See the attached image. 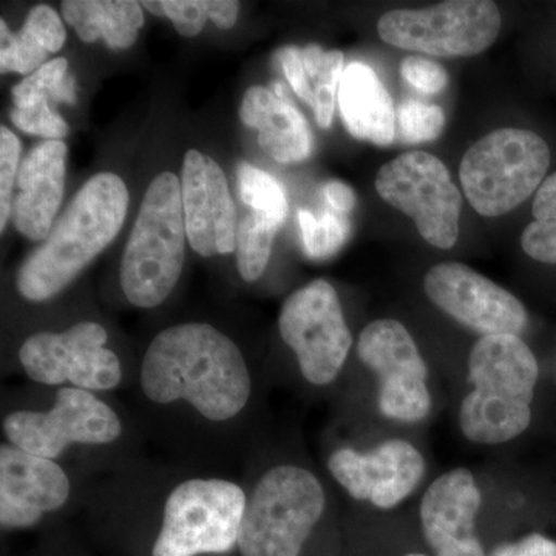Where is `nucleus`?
Returning a JSON list of instances; mask_svg holds the SVG:
<instances>
[{"label":"nucleus","instance_id":"obj_1","mask_svg":"<svg viewBox=\"0 0 556 556\" xmlns=\"http://www.w3.org/2000/svg\"><path fill=\"white\" fill-rule=\"evenodd\" d=\"M139 387L156 405L186 402L208 422L239 417L251 402L254 379L239 345L208 324H179L150 342Z\"/></svg>","mask_w":556,"mask_h":556},{"label":"nucleus","instance_id":"obj_2","mask_svg":"<svg viewBox=\"0 0 556 556\" xmlns=\"http://www.w3.org/2000/svg\"><path fill=\"white\" fill-rule=\"evenodd\" d=\"M129 206V190L118 175L90 178L65 208L49 239L22 263L16 288L30 302L60 294L115 240Z\"/></svg>","mask_w":556,"mask_h":556},{"label":"nucleus","instance_id":"obj_3","mask_svg":"<svg viewBox=\"0 0 556 556\" xmlns=\"http://www.w3.org/2000/svg\"><path fill=\"white\" fill-rule=\"evenodd\" d=\"M467 380L470 391L457 413L467 441L495 447L526 433L532 424L540 365L522 338H479L468 354Z\"/></svg>","mask_w":556,"mask_h":556},{"label":"nucleus","instance_id":"obj_4","mask_svg":"<svg viewBox=\"0 0 556 556\" xmlns=\"http://www.w3.org/2000/svg\"><path fill=\"white\" fill-rule=\"evenodd\" d=\"M181 181L172 172L152 179L121 260L124 295L137 308L160 306L177 287L185 263Z\"/></svg>","mask_w":556,"mask_h":556},{"label":"nucleus","instance_id":"obj_5","mask_svg":"<svg viewBox=\"0 0 556 556\" xmlns=\"http://www.w3.org/2000/svg\"><path fill=\"white\" fill-rule=\"evenodd\" d=\"M320 478L299 464H276L247 492L241 556H300L327 510Z\"/></svg>","mask_w":556,"mask_h":556},{"label":"nucleus","instance_id":"obj_6","mask_svg":"<svg viewBox=\"0 0 556 556\" xmlns=\"http://www.w3.org/2000/svg\"><path fill=\"white\" fill-rule=\"evenodd\" d=\"M551 161V148L535 131L493 130L463 156L460 185L479 215L501 217L536 193Z\"/></svg>","mask_w":556,"mask_h":556},{"label":"nucleus","instance_id":"obj_7","mask_svg":"<svg viewBox=\"0 0 556 556\" xmlns=\"http://www.w3.org/2000/svg\"><path fill=\"white\" fill-rule=\"evenodd\" d=\"M247 490L229 479L189 478L164 501L152 556L228 554L239 546Z\"/></svg>","mask_w":556,"mask_h":556},{"label":"nucleus","instance_id":"obj_8","mask_svg":"<svg viewBox=\"0 0 556 556\" xmlns=\"http://www.w3.org/2000/svg\"><path fill=\"white\" fill-rule=\"evenodd\" d=\"M500 9L490 0H450L426 9L388 11L380 39L397 49L438 58H471L490 49L501 31Z\"/></svg>","mask_w":556,"mask_h":556},{"label":"nucleus","instance_id":"obj_9","mask_svg":"<svg viewBox=\"0 0 556 556\" xmlns=\"http://www.w3.org/2000/svg\"><path fill=\"white\" fill-rule=\"evenodd\" d=\"M2 428L9 444L53 460L75 445H110L123 434L121 417L108 402L73 387H61L49 409L9 413Z\"/></svg>","mask_w":556,"mask_h":556},{"label":"nucleus","instance_id":"obj_10","mask_svg":"<svg viewBox=\"0 0 556 556\" xmlns=\"http://www.w3.org/2000/svg\"><path fill=\"white\" fill-rule=\"evenodd\" d=\"M278 329L309 386L324 388L338 380L353 348V334L329 281L318 278L292 292L281 306Z\"/></svg>","mask_w":556,"mask_h":556},{"label":"nucleus","instance_id":"obj_11","mask_svg":"<svg viewBox=\"0 0 556 556\" xmlns=\"http://www.w3.org/2000/svg\"><path fill=\"white\" fill-rule=\"evenodd\" d=\"M376 190L380 199L415 222L431 247H455L463 195L437 156L427 152L402 153L380 167Z\"/></svg>","mask_w":556,"mask_h":556},{"label":"nucleus","instance_id":"obj_12","mask_svg":"<svg viewBox=\"0 0 556 556\" xmlns=\"http://www.w3.org/2000/svg\"><path fill=\"white\" fill-rule=\"evenodd\" d=\"M357 356L378 380V405L388 420L424 422L433 408L430 371L416 340L394 318H378L362 329Z\"/></svg>","mask_w":556,"mask_h":556},{"label":"nucleus","instance_id":"obj_13","mask_svg":"<svg viewBox=\"0 0 556 556\" xmlns=\"http://www.w3.org/2000/svg\"><path fill=\"white\" fill-rule=\"evenodd\" d=\"M108 342V329L97 321H79L62 332H36L20 348L21 367L39 386L91 393L115 390L124 379L123 364Z\"/></svg>","mask_w":556,"mask_h":556},{"label":"nucleus","instance_id":"obj_14","mask_svg":"<svg viewBox=\"0 0 556 556\" xmlns=\"http://www.w3.org/2000/svg\"><path fill=\"white\" fill-rule=\"evenodd\" d=\"M427 298L457 324L481 338L514 334L529 327L525 303L489 277L463 263L444 262L424 278Z\"/></svg>","mask_w":556,"mask_h":556},{"label":"nucleus","instance_id":"obj_15","mask_svg":"<svg viewBox=\"0 0 556 556\" xmlns=\"http://www.w3.org/2000/svg\"><path fill=\"white\" fill-rule=\"evenodd\" d=\"M327 467L348 495L379 510L401 506L427 473V460L420 450L399 438L387 439L368 450H334Z\"/></svg>","mask_w":556,"mask_h":556},{"label":"nucleus","instance_id":"obj_16","mask_svg":"<svg viewBox=\"0 0 556 556\" xmlns=\"http://www.w3.org/2000/svg\"><path fill=\"white\" fill-rule=\"evenodd\" d=\"M482 492L473 471L450 468L427 486L419 504L420 530L433 556H489L478 533Z\"/></svg>","mask_w":556,"mask_h":556},{"label":"nucleus","instance_id":"obj_17","mask_svg":"<svg viewBox=\"0 0 556 556\" xmlns=\"http://www.w3.org/2000/svg\"><path fill=\"white\" fill-rule=\"evenodd\" d=\"M181 199L186 233L197 254L214 257L236 251L239 222L228 179L199 150H189L182 161Z\"/></svg>","mask_w":556,"mask_h":556},{"label":"nucleus","instance_id":"obj_18","mask_svg":"<svg viewBox=\"0 0 556 556\" xmlns=\"http://www.w3.org/2000/svg\"><path fill=\"white\" fill-rule=\"evenodd\" d=\"M72 495V481L58 460L31 455L9 442L0 445V525L28 529L60 510Z\"/></svg>","mask_w":556,"mask_h":556},{"label":"nucleus","instance_id":"obj_19","mask_svg":"<svg viewBox=\"0 0 556 556\" xmlns=\"http://www.w3.org/2000/svg\"><path fill=\"white\" fill-rule=\"evenodd\" d=\"M67 146L40 142L25 156L17 174L13 219L17 232L31 241H46L64 197Z\"/></svg>","mask_w":556,"mask_h":556},{"label":"nucleus","instance_id":"obj_20","mask_svg":"<svg viewBox=\"0 0 556 556\" xmlns=\"http://www.w3.org/2000/svg\"><path fill=\"white\" fill-rule=\"evenodd\" d=\"M240 118L258 131L260 148L277 163H300L313 152L308 123L289 102L281 84H274V91L251 87L241 101Z\"/></svg>","mask_w":556,"mask_h":556},{"label":"nucleus","instance_id":"obj_21","mask_svg":"<svg viewBox=\"0 0 556 556\" xmlns=\"http://www.w3.org/2000/svg\"><path fill=\"white\" fill-rule=\"evenodd\" d=\"M338 100L340 115L354 138L376 146L394 141L396 112L375 70L362 62L348 65L340 79Z\"/></svg>","mask_w":556,"mask_h":556},{"label":"nucleus","instance_id":"obj_22","mask_svg":"<svg viewBox=\"0 0 556 556\" xmlns=\"http://www.w3.org/2000/svg\"><path fill=\"white\" fill-rule=\"evenodd\" d=\"M61 7L79 39L87 43L104 39L113 50L134 46L144 25L142 5L134 0H68Z\"/></svg>","mask_w":556,"mask_h":556},{"label":"nucleus","instance_id":"obj_23","mask_svg":"<svg viewBox=\"0 0 556 556\" xmlns=\"http://www.w3.org/2000/svg\"><path fill=\"white\" fill-rule=\"evenodd\" d=\"M303 67L314 91V115L321 129H329L334 116L336 94L339 93L343 72L342 51H324L318 46L302 50Z\"/></svg>","mask_w":556,"mask_h":556},{"label":"nucleus","instance_id":"obj_24","mask_svg":"<svg viewBox=\"0 0 556 556\" xmlns=\"http://www.w3.org/2000/svg\"><path fill=\"white\" fill-rule=\"evenodd\" d=\"M283 223L252 211L237 228V266L248 283L258 280L265 273L273 251L274 239Z\"/></svg>","mask_w":556,"mask_h":556},{"label":"nucleus","instance_id":"obj_25","mask_svg":"<svg viewBox=\"0 0 556 556\" xmlns=\"http://www.w3.org/2000/svg\"><path fill=\"white\" fill-rule=\"evenodd\" d=\"M533 222L521 236L522 251L544 265H556V172L536 190Z\"/></svg>","mask_w":556,"mask_h":556},{"label":"nucleus","instance_id":"obj_26","mask_svg":"<svg viewBox=\"0 0 556 556\" xmlns=\"http://www.w3.org/2000/svg\"><path fill=\"white\" fill-rule=\"evenodd\" d=\"M11 93H13L14 108H27L42 98L56 104L60 102L75 104V78L68 75L67 60L56 58L14 86Z\"/></svg>","mask_w":556,"mask_h":556},{"label":"nucleus","instance_id":"obj_27","mask_svg":"<svg viewBox=\"0 0 556 556\" xmlns=\"http://www.w3.org/2000/svg\"><path fill=\"white\" fill-rule=\"evenodd\" d=\"M239 192L244 204L254 212L283 223L288 215L287 193L276 178L268 172L248 163H240L237 169Z\"/></svg>","mask_w":556,"mask_h":556},{"label":"nucleus","instance_id":"obj_28","mask_svg":"<svg viewBox=\"0 0 556 556\" xmlns=\"http://www.w3.org/2000/svg\"><path fill=\"white\" fill-rule=\"evenodd\" d=\"M299 223L303 247L311 258L331 257L342 248L350 233V222L340 212L324 211L316 217L309 211L300 208Z\"/></svg>","mask_w":556,"mask_h":556},{"label":"nucleus","instance_id":"obj_29","mask_svg":"<svg viewBox=\"0 0 556 556\" xmlns=\"http://www.w3.org/2000/svg\"><path fill=\"white\" fill-rule=\"evenodd\" d=\"M0 72L33 75L47 64L50 53L27 25L13 33L5 21H0Z\"/></svg>","mask_w":556,"mask_h":556},{"label":"nucleus","instance_id":"obj_30","mask_svg":"<svg viewBox=\"0 0 556 556\" xmlns=\"http://www.w3.org/2000/svg\"><path fill=\"white\" fill-rule=\"evenodd\" d=\"M396 119L401 137L408 144L434 141L441 137L445 126L444 110L416 100L402 102Z\"/></svg>","mask_w":556,"mask_h":556},{"label":"nucleus","instance_id":"obj_31","mask_svg":"<svg viewBox=\"0 0 556 556\" xmlns=\"http://www.w3.org/2000/svg\"><path fill=\"white\" fill-rule=\"evenodd\" d=\"M50 104V100L42 98L27 108H13L11 121L25 134L38 135L47 141H62L68 135V126Z\"/></svg>","mask_w":556,"mask_h":556},{"label":"nucleus","instance_id":"obj_32","mask_svg":"<svg viewBox=\"0 0 556 556\" xmlns=\"http://www.w3.org/2000/svg\"><path fill=\"white\" fill-rule=\"evenodd\" d=\"M21 141L13 131L0 129V230H5L13 212L14 181L20 174Z\"/></svg>","mask_w":556,"mask_h":556},{"label":"nucleus","instance_id":"obj_33","mask_svg":"<svg viewBox=\"0 0 556 556\" xmlns=\"http://www.w3.org/2000/svg\"><path fill=\"white\" fill-rule=\"evenodd\" d=\"M164 16L172 21L179 35L193 38L211 20V0H164Z\"/></svg>","mask_w":556,"mask_h":556},{"label":"nucleus","instance_id":"obj_34","mask_svg":"<svg viewBox=\"0 0 556 556\" xmlns=\"http://www.w3.org/2000/svg\"><path fill=\"white\" fill-rule=\"evenodd\" d=\"M401 75L417 90L426 93H439L448 84V73L441 64L420 56L405 58L401 64Z\"/></svg>","mask_w":556,"mask_h":556},{"label":"nucleus","instance_id":"obj_35","mask_svg":"<svg viewBox=\"0 0 556 556\" xmlns=\"http://www.w3.org/2000/svg\"><path fill=\"white\" fill-rule=\"evenodd\" d=\"M25 25L40 40L49 53H58L65 43V28L56 11L49 5L35 7L28 13Z\"/></svg>","mask_w":556,"mask_h":556},{"label":"nucleus","instance_id":"obj_36","mask_svg":"<svg viewBox=\"0 0 556 556\" xmlns=\"http://www.w3.org/2000/svg\"><path fill=\"white\" fill-rule=\"evenodd\" d=\"M281 67L292 90L300 100L314 109V91L311 89L308 76H306L305 67H303L302 49L299 47H283L277 54Z\"/></svg>","mask_w":556,"mask_h":556},{"label":"nucleus","instance_id":"obj_37","mask_svg":"<svg viewBox=\"0 0 556 556\" xmlns=\"http://www.w3.org/2000/svg\"><path fill=\"white\" fill-rule=\"evenodd\" d=\"M489 556H556V543L543 533H527L518 540L500 544Z\"/></svg>","mask_w":556,"mask_h":556},{"label":"nucleus","instance_id":"obj_38","mask_svg":"<svg viewBox=\"0 0 556 556\" xmlns=\"http://www.w3.org/2000/svg\"><path fill=\"white\" fill-rule=\"evenodd\" d=\"M325 200L329 206L336 208L340 214L353 211L356 206V193L345 182L329 181L324 188Z\"/></svg>","mask_w":556,"mask_h":556},{"label":"nucleus","instance_id":"obj_39","mask_svg":"<svg viewBox=\"0 0 556 556\" xmlns=\"http://www.w3.org/2000/svg\"><path fill=\"white\" fill-rule=\"evenodd\" d=\"M240 3L233 0H211V21L223 30H229L239 17Z\"/></svg>","mask_w":556,"mask_h":556},{"label":"nucleus","instance_id":"obj_40","mask_svg":"<svg viewBox=\"0 0 556 556\" xmlns=\"http://www.w3.org/2000/svg\"><path fill=\"white\" fill-rule=\"evenodd\" d=\"M141 5L144 7L146 10H149L150 13L156 14V16H164L161 2H142Z\"/></svg>","mask_w":556,"mask_h":556},{"label":"nucleus","instance_id":"obj_41","mask_svg":"<svg viewBox=\"0 0 556 556\" xmlns=\"http://www.w3.org/2000/svg\"><path fill=\"white\" fill-rule=\"evenodd\" d=\"M402 556H430V555L422 554V552H409V554H405Z\"/></svg>","mask_w":556,"mask_h":556}]
</instances>
